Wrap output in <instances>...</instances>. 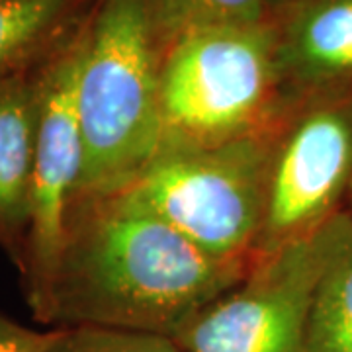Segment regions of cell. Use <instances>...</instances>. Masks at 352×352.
Segmentation results:
<instances>
[{
  "mask_svg": "<svg viewBox=\"0 0 352 352\" xmlns=\"http://www.w3.org/2000/svg\"><path fill=\"white\" fill-rule=\"evenodd\" d=\"M251 266L200 249L131 186L76 194L41 325L175 337Z\"/></svg>",
  "mask_w": 352,
  "mask_h": 352,
  "instance_id": "cell-1",
  "label": "cell"
},
{
  "mask_svg": "<svg viewBox=\"0 0 352 352\" xmlns=\"http://www.w3.org/2000/svg\"><path fill=\"white\" fill-rule=\"evenodd\" d=\"M163 50L151 0H96L76 87L85 164L75 196L131 186L159 151Z\"/></svg>",
  "mask_w": 352,
  "mask_h": 352,
  "instance_id": "cell-2",
  "label": "cell"
},
{
  "mask_svg": "<svg viewBox=\"0 0 352 352\" xmlns=\"http://www.w3.org/2000/svg\"><path fill=\"white\" fill-rule=\"evenodd\" d=\"M284 118L274 24L196 25L164 39L161 145H214Z\"/></svg>",
  "mask_w": 352,
  "mask_h": 352,
  "instance_id": "cell-3",
  "label": "cell"
},
{
  "mask_svg": "<svg viewBox=\"0 0 352 352\" xmlns=\"http://www.w3.org/2000/svg\"><path fill=\"white\" fill-rule=\"evenodd\" d=\"M280 124L214 145H161L131 188L200 249L252 264L268 212Z\"/></svg>",
  "mask_w": 352,
  "mask_h": 352,
  "instance_id": "cell-4",
  "label": "cell"
},
{
  "mask_svg": "<svg viewBox=\"0 0 352 352\" xmlns=\"http://www.w3.org/2000/svg\"><path fill=\"white\" fill-rule=\"evenodd\" d=\"M342 210L251 270L176 333L182 352H307L315 292L344 223Z\"/></svg>",
  "mask_w": 352,
  "mask_h": 352,
  "instance_id": "cell-5",
  "label": "cell"
},
{
  "mask_svg": "<svg viewBox=\"0 0 352 352\" xmlns=\"http://www.w3.org/2000/svg\"><path fill=\"white\" fill-rule=\"evenodd\" d=\"M352 186V87L284 113L254 261L305 239L344 210ZM252 261V263H254Z\"/></svg>",
  "mask_w": 352,
  "mask_h": 352,
  "instance_id": "cell-6",
  "label": "cell"
},
{
  "mask_svg": "<svg viewBox=\"0 0 352 352\" xmlns=\"http://www.w3.org/2000/svg\"><path fill=\"white\" fill-rule=\"evenodd\" d=\"M87 24L67 47L41 69L32 219L24 264L20 268L25 302L38 323L43 321L47 311L51 282L63 239L65 215L80 182L85 164L76 87Z\"/></svg>",
  "mask_w": 352,
  "mask_h": 352,
  "instance_id": "cell-7",
  "label": "cell"
},
{
  "mask_svg": "<svg viewBox=\"0 0 352 352\" xmlns=\"http://www.w3.org/2000/svg\"><path fill=\"white\" fill-rule=\"evenodd\" d=\"M274 34L282 112L352 87V0H288Z\"/></svg>",
  "mask_w": 352,
  "mask_h": 352,
  "instance_id": "cell-8",
  "label": "cell"
},
{
  "mask_svg": "<svg viewBox=\"0 0 352 352\" xmlns=\"http://www.w3.org/2000/svg\"><path fill=\"white\" fill-rule=\"evenodd\" d=\"M41 69L0 82V249L18 272L32 219Z\"/></svg>",
  "mask_w": 352,
  "mask_h": 352,
  "instance_id": "cell-9",
  "label": "cell"
},
{
  "mask_svg": "<svg viewBox=\"0 0 352 352\" xmlns=\"http://www.w3.org/2000/svg\"><path fill=\"white\" fill-rule=\"evenodd\" d=\"M90 0H0V82L34 73L80 34Z\"/></svg>",
  "mask_w": 352,
  "mask_h": 352,
  "instance_id": "cell-10",
  "label": "cell"
},
{
  "mask_svg": "<svg viewBox=\"0 0 352 352\" xmlns=\"http://www.w3.org/2000/svg\"><path fill=\"white\" fill-rule=\"evenodd\" d=\"M307 352H352V214L315 292Z\"/></svg>",
  "mask_w": 352,
  "mask_h": 352,
  "instance_id": "cell-11",
  "label": "cell"
},
{
  "mask_svg": "<svg viewBox=\"0 0 352 352\" xmlns=\"http://www.w3.org/2000/svg\"><path fill=\"white\" fill-rule=\"evenodd\" d=\"M163 38L196 25L274 24L288 0H151Z\"/></svg>",
  "mask_w": 352,
  "mask_h": 352,
  "instance_id": "cell-12",
  "label": "cell"
},
{
  "mask_svg": "<svg viewBox=\"0 0 352 352\" xmlns=\"http://www.w3.org/2000/svg\"><path fill=\"white\" fill-rule=\"evenodd\" d=\"M47 352H182L173 337L106 327L55 329Z\"/></svg>",
  "mask_w": 352,
  "mask_h": 352,
  "instance_id": "cell-13",
  "label": "cell"
},
{
  "mask_svg": "<svg viewBox=\"0 0 352 352\" xmlns=\"http://www.w3.org/2000/svg\"><path fill=\"white\" fill-rule=\"evenodd\" d=\"M55 329L36 331L0 314V352H47Z\"/></svg>",
  "mask_w": 352,
  "mask_h": 352,
  "instance_id": "cell-14",
  "label": "cell"
},
{
  "mask_svg": "<svg viewBox=\"0 0 352 352\" xmlns=\"http://www.w3.org/2000/svg\"><path fill=\"white\" fill-rule=\"evenodd\" d=\"M344 210H349L352 214V186L349 190V196H346V204H344Z\"/></svg>",
  "mask_w": 352,
  "mask_h": 352,
  "instance_id": "cell-15",
  "label": "cell"
}]
</instances>
